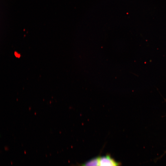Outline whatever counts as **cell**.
Listing matches in <instances>:
<instances>
[{"label": "cell", "mask_w": 166, "mask_h": 166, "mask_svg": "<svg viewBox=\"0 0 166 166\" xmlns=\"http://www.w3.org/2000/svg\"><path fill=\"white\" fill-rule=\"evenodd\" d=\"M100 158V156H98L76 166H99Z\"/></svg>", "instance_id": "obj_2"}, {"label": "cell", "mask_w": 166, "mask_h": 166, "mask_svg": "<svg viewBox=\"0 0 166 166\" xmlns=\"http://www.w3.org/2000/svg\"><path fill=\"white\" fill-rule=\"evenodd\" d=\"M121 165L120 162L116 161L109 154L100 156L99 166H121Z\"/></svg>", "instance_id": "obj_1"}]
</instances>
